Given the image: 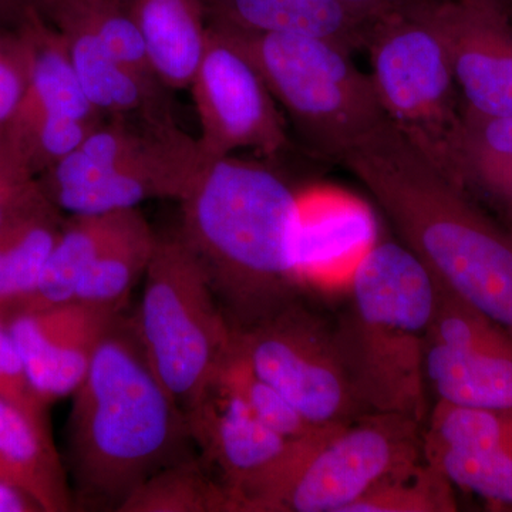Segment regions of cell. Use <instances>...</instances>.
<instances>
[{"mask_svg": "<svg viewBox=\"0 0 512 512\" xmlns=\"http://www.w3.org/2000/svg\"><path fill=\"white\" fill-rule=\"evenodd\" d=\"M136 22L157 79L168 89L191 86L204 53V0H124Z\"/></svg>", "mask_w": 512, "mask_h": 512, "instance_id": "cell-21", "label": "cell"}, {"mask_svg": "<svg viewBox=\"0 0 512 512\" xmlns=\"http://www.w3.org/2000/svg\"><path fill=\"white\" fill-rule=\"evenodd\" d=\"M424 443L512 454V412L433 403Z\"/></svg>", "mask_w": 512, "mask_h": 512, "instance_id": "cell-28", "label": "cell"}, {"mask_svg": "<svg viewBox=\"0 0 512 512\" xmlns=\"http://www.w3.org/2000/svg\"><path fill=\"white\" fill-rule=\"evenodd\" d=\"M461 106L512 116V8L490 0H436Z\"/></svg>", "mask_w": 512, "mask_h": 512, "instance_id": "cell-15", "label": "cell"}, {"mask_svg": "<svg viewBox=\"0 0 512 512\" xmlns=\"http://www.w3.org/2000/svg\"><path fill=\"white\" fill-rule=\"evenodd\" d=\"M424 424L366 413L330 433L292 468L266 512H349L394 471L423 456Z\"/></svg>", "mask_w": 512, "mask_h": 512, "instance_id": "cell-10", "label": "cell"}, {"mask_svg": "<svg viewBox=\"0 0 512 512\" xmlns=\"http://www.w3.org/2000/svg\"><path fill=\"white\" fill-rule=\"evenodd\" d=\"M232 345L312 423L342 426L366 414L343 365L333 319L302 292L254 325L232 329Z\"/></svg>", "mask_w": 512, "mask_h": 512, "instance_id": "cell-9", "label": "cell"}, {"mask_svg": "<svg viewBox=\"0 0 512 512\" xmlns=\"http://www.w3.org/2000/svg\"><path fill=\"white\" fill-rule=\"evenodd\" d=\"M39 6L40 0H0V28H22Z\"/></svg>", "mask_w": 512, "mask_h": 512, "instance_id": "cell-34", "label": "cell"}, {"mask_svg": "<svg viewBox=\"0 0 512 512\" xmlns=\"http://www.w3.org/2000/svg\"><path fill=\"white\" fill-rule=\"evenodd\" d=\"M340 164L437 279L512 335V234L423 144L386 120Z\"/></svg>", "mask_w": 512, "mask_h": 512, "instance_id": "cell-1", "label": "cell"}, {"mask_svg": "<svg viewBox=\"0 0 512 512\" xmlns=\"http://www.w3.org/2000/svg\"><path fill=\"white\" fill-rule=\"evenodd\" d=\"M195 454L144 481L119 512H234L231 495Z\"/></svg>", "mask_w": 512, "mask_h": 512, "instance_id": "cell-25", "label": "cell"}, {"mask_svg": "<svg viewBox=\"0 0 512 512\" xmlns=\"http://www.w3.org/2000/svg\"><path fill=\"white\" fill-rule=\"evenodd\" d=\"M178 234L208 276L232 329H245L302 292L303 200L268 165L207 158L181 201Z\"/></svg>", "mask_w": 512, "mask_h": 512, "instance_id": "cell-2", "label": "cell"}, {"mask_svg": "<svg viewBox=\"0 0 512 512\" xmlns=\"http://www.w3.org/2000/svg\"><path fill=\"white\" fill-rule=\"evenodd\" d=\"M72 396L70 468L86 507L120 511L144 481L192 454L184 410L148 365L131 319L117 316Z\"/></svg>", "mask_w": 512, "mask_h": 512, "instance_id": "cell-3", "label": "cell"}, {"mask_svg": "<svg viewBox=\"0 0 512 512\" xmlns=\"http://www.w3.org/2000/svg\"><path fill=\"white\" fill-rule=\"evenodd\" d=\"M434 2L376 20L363 49L387 120L436 157L460 116L461 100Z\"/></svg>", "mask_w": 512, "mask_h": 512, "instance_id": "cell-8", "label": "cell"}, {"mask_svg": "<svg viewBox=\"0 0 512 512\" xmlns=\"http://www.w3.org/2000/svg\"><path fill=\"white\" fill-rule=\"evenodd\" d=\"M508 220H510V227H508V229H510V232L512 234V218H508Z\"/></svg>", "mask_w": 512, "mask_h": 512, "instance_id": "cell-37", "label": "cell"}, {"mask_svg": "<svg viewBox=\"0 0 512 512\" xmlns=\"http://www.w3.org/2000/svg\"><path fill=\"white\" fill-rule=\"evenodd\" d=\"M30 74L28 40L22 29L0 28V138H5L15 119Z\"/></svg>", "mask_w": 512, "mask_h": 512, "instance_id": "cell-31", "label": "cell"}, {"mask_svg": "<svg viewBox=\"0 0 512 512\" xmlns=\"http://www.w3.org/2000/svg\"><path fill=\"white\" fill-rule=\"evenodd\" d=\"M134 330L154 375L184 413L207 392L231 349L232 328L180 234L158 237Z\"/></svg>", "mask_w": 512, "mask_h": 512, "instance_id": "cell-7", "label": "cell"}, {"mask_svg": "<svg viewBox=\"0 0 512 512\" xmlns=\"http://www.w3.org/2000/svg\"><path fill=\"white\" fill-rule=\"evenodd\" d=\"M39 177L0 138V227L50 204Z\"/></svg>", "mask_w": 512, "mask_h": 512, "instance_id": "cell-30", "label": "cell"}, {"mask_svg": "<svg viewBox=\"0 0 512 512\" xmlns=\"http://www.w3.org/2000/svg\"><path fill=\"white\" fill-rule=\"evenodd\" d=\"M437 295L436 276L402 241H377L357 261L333 328L365 413L404 414L426 424L424 360Z\"/></svg>", "mask_w": 512, "mask_h": 512, "instance_id": "cell-4", "label": "cell"}, {"mask_svg": "<svg viewBox=\"0 0 512 512\" xmlns=\"http://www.w3.org/2000/svg\"><path fill=\"white\" fill-rule=\"evenodd\" d=\"M490 2L500 3V5L508 6L512 8V0H490Z\"/></svg>", "mask_w": 512, "mask_h": 512, "instance_id": "cell-36", "label": "cell"}, {"mask_svg": "<svg viewBox=\"0 0 512 512\" xmlns=\"http://www.w3.org/2000/svg\"><path fill=\"white\" fill-rule=\"evenodd\" d=\"M436 158L474 198L512 218V116H484L461 106Z\"/></svg>", "mask_w": 512, "mask_h": 512, "instance_id": "cell-17", "label": "cell"}, {"mask_svg": "<svg viewBox=\"0 0 512 512\" xmlns=\"http://www.w3.org/2000/svg\"><path fill=\"white\" fill-rule=\"evenodd\" d=\"M423 454L454 484L490 503L512 507V454L423 441Z\"/></svg>", "mask_w": 512, "mask_h": 512, "instance_id": "cell-29", "label": "cell"}, {"mask_svg": "<svg viewBox=\"0 0 512 512\" xmlns=\"http://www.w3.org/2000/svg\"><path fill=\"white\" fill-rule=\"evenodd\" d=\"M424 370L434 403L512 412L511 333L440 281Z\"/></svg>", "mask_w": 512, "mask_h": 512, "instance_id": "cell-14", "label": "cell"}, {"mask_svg": "<svg viewBox=\"0 0 512 512\" xmlns=\"http://www.w3.org/2000/svg\"><path fill=\"white\" fill-rule=\"evenodd\" d=\"M131 210L72 215L70 220L64 221L62 234L35 286L22 298L0 306V318L74 302L84 275L110 239L126 224Z\"/></svg>", "mask_w": 512, "mask_h": 512, "instance_id": "cell-22", "label": "cell"}, {"mask_svg": "<svg viewBox=\"0 0 512 512\" xmlns=\"http://www.w3.org/2000/svg\"><path fill=\"white\" fill-rule=\"evenodd\" d=\"M0 397L49 427V404L37 394L12 336L0 322Z\"/></svg>", "mask_w": 512, "mask_h": 512, "instance_id": "cell-32", "label": "cell"}, {"mask_svg": "<svg viewBox=\"0 0 512 512\" xmlns=\"http://www.w3.org/2000/svg\"><path fill=\"white\" fill-rule=\"evenodd\" d=\"M157 234L137 208L126 224L94 259L74 301L111 313H121L138 279L146 275Z\"/></svg>", "mask_w": 512, "mask_h": 512, "instance_id": "cell-23", "label": "cell"}, {"mask_svg": "<svg viewBox=\"0 0 512 512\" xmlns=\"http://www.w3.org/2000/svg\"><path fill=\"white\" fill-rule=\"evenodd\" d=\"M0 480L30 495L45 512H66L74 495L53 443L43 426L0 397Z\"/></svg>", "mask_w": 512, "mask_h": 512, "instance_id": "cell-19", "label": "cell"}, {"mask_svg": "<svg viewBox=\"0 0 512 512\" xmlns=\"http://www.w3.org/2000/svg\"><path fill=\"white\" fill-rule=\"evenodd\" d=\"M222 28L248 50L276 103L316 157L340 163L387 120L369 73L338 43L303 33Z\"/></svg>", "mask_w": 512, "mask_h": 512, "instance_id": "cell-6", "label": "cell"}, {"mask_svg": "<svg viewBox=\"0 0 512 512\" xmlns=\"http://www.w3.org/2000/svg\"><path fill=\"white\" fill-rule=\"evenodd\" d=\"M208 22L245 32L303 33L363 49L372 22L338 0H204Z\"/></svg>", "mask_w": 512, "mask_h": 512, "instance_id": "cell-18", "label": "cell"}, {"mask_svg": "<svg viewBox=\"0 0 512 512\" xmlns=\"http://www.w3.org/2000/svg\"><path fill=\"white\" fill-rule=\"evenodd\" d=\"M121 313L70 302L35 312L2 316L30 382L47 404L72 396L94 353Z\"/></svg>", "mask_w": 512, "mask_h": 512, "instance_id": "cell-16", "label": "cell"}, {"mask_svg": "<svg viewBox=\"0 0 512 512\" xmlns=\"http://www.w3.org/2000/svg\"><path fill=\"white\" fill-rule=\"evenodd\" d=\"M20 29L29 45V84L5 137L40 174L72 154L104 117L84 96L62 33L40 10Z\"/></svg>", "mask_w": 512, "mask_h": 512, "instance_id": "cell-13", "label": "cell"}, {"mask_svg": "<svg viewBox=\"0 0 512 512\" xmlns=\"http://www.w3.org/2000/svg\"><path fill=\"white\" fill-rule=\"evenodd\" d=\"M338 2L359 18L376 22L387 16L416 8L427 0H338Z\"/></svg>", "mask_w": 512, "mask_h": 512, "instance_id": "cell-33", "label": "cell"}, {"mask_svg": "<svg viewBox=\"0 0 512 512\" xmlns=\"http://www.w3.org/2000/svg\"><path fill=\"white\" fill-rule=\"evenodd\" d=\"M185 417L202 460L218 471L231 495L234 512H265L272 495L306 451L339 427L315 439L286 440L218 379L212 380Z\"/></svg>", "mask_w": 512, "mask_h": 512, "instance_id": "cell-11", "label": "cell"}, {"mask_svg": "<svg viewBox=\"0 0 512 512\" xmlns=\"http://www.w3.org/2000/svg\"><path fill=\"white\" fill-rule=\"evenodd\" d=\"M42 508L37 505L30 495L15 487V485L0 480V512H40Z\"/></svg>", "mask_w": 512, "mask_h": 512, "instance_id": "cell-35", "label": "cell"}, {"mask_svg": "<svg viewBox=\"0 0 512 512\" xmlns=\"http://www.w3.org/2000/svg\"><path fill=\"white\" fill-rule=\"evenodd\" d=\"M66 40L84 96L103 117H170L163 84L141 76L107 52L99 40L72 23H52Z\"/></svg>", "mask_w": 512, "mask_h": 512, "instance_id": "cell-20", "label": "cell"}, {"mask_svg": "<svg viewBox=\"0 0 512 512\" xmlns=\"http://www.w3.org/2000/svg\"><path fill=\"white\" fill-rule=\"evenodd\" d=\"M64 221L50 202L0 227V306L15 302L35 286Z\"/></svg>", "mask_w": 512, "mask_h": 512, "instance_id": "cell-24", "label": "cell"}, {"mask_svg": "<svg viewBox=\"0 0 512 512\" xmlns=\"http://www.w3.org/2000/svg\"><path fill=\"white\" fill-rule=\"evenodd\" d=\"M215 379L237 394L252 413L269 429L289 441L315 439L338 426H318L305 416L284 394L256 375L231 343ZM343 426V424H342Z\"/></svg>", "mask_w": 512, "mask_h": 512, "instance_id": "cell-27", "label": "cell"}, {"mask_svg": "<svg viewBox=\"0 0 512 512\" xmlns=\"http://www.w3.org/2000/svg\"><path fill=\"white\" fill-rule=\"evenodd\" d=\"M205 160L198 140L171 117H111L39 181L60 211L106 214L148 200L183 201Z\"/></svg>", "mask_w": 512, "mask_h": 512, "instance_id": "cell-5", "label": "cell"}, {"mask_svg": "<svg viewBox=\"0 0 512 512\" xmlns=\"http://www.w3.org/2000/svg\"><path fill=\"white\" fill-rule=\"evenodd\" d=\"M207 158L255 150L275 156L288 146L281 111L244 45L208 22L207 43L191 82Z\"/></svg>", "mask_w": 512, "mask_h": 512, "instance_id": "cell-12", "label": "cell"}, {"mask_svg": "<svg viewBox=\"0 0 512 512\" xmlns=\"http://www.w3.org/2000/svg\"><path fill=\"white\" fill-rule=\"evenodd\" d=\"M454 488L423 454L384 478L349 512H454L458 510Z\"/></svg>", "mask_w": 512, "mask_h": 512, "instance_id": "cell-26", "label": "cell"}]
</instances>
